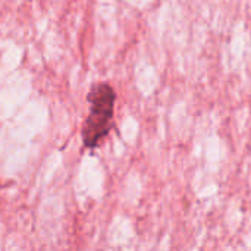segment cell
I'll return each instance as SVG.
<instances>
[{
	"instance_id": "obj_1",
	"label": "cell",
	"mask_w": 251,
	"mask_h": 251,
	"mask_svg": "<svg viewBox=\"0 0 251 251\" xmlns=\"http://www.w3.org/2000/svg\"><path fill=\"white\" fill-rule=\"evenodd\" d=\"M87 100L90 113L82 126V143L87 149H96L112 128L116 93L109 84H96L91 87Z\"/></svg>"
}]
</instances>
